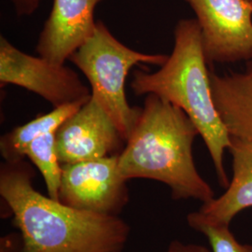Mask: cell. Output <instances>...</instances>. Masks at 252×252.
Returning a JSON list of instances; mask_svg holds the SVG:
<instances>
[{"instance_id": "1", "label": "cell", "mask_w": 252, "mask_h": 252, "mask_svg": "<svg viewBox=\"0 0 252 252\" xmlns=\"http://www.w3.org/2000/svg\"><path fill=\"white\" fill-rule=\"evenodd\" d=\"M25 159L0 167V195L22 234L21 252H121L130 228L118 216L79 210L37 191Z\"/></svg>"}, {"instance_id": "2", "label": "cell", "mask_w": 252, "mask_h": 252, "mask_svg": "<svg viewBox=\"0 0 252 252\" xmlns=\"http://www.w3.org/2000/svg\"><path fill=\"white\" fill-rule=\"evenodd\" d=\"M198 130L189 116L161 96L147 94L135 129L119 155V169L127 181L148 179L164 183L175 200L203 204L214 191L194 164L192 146Z\"/></svg>"}, {"instance_id": "3", "label": "cell", "mask_w": 252, "mask_h": 252, "mask_svg": "<svg viewBox=\"0 0 252 252\" xmlns=\"http://www.w3.org/2000/svg\"><path fill=\"white\" fill-rule=\"evenodd\" d=\"M207 63L198 22L182 19L175 27L174 48L166 62L156 72L136 70L131 86L135 95L157 94L189 116L207 146L220 186L227 188L223 158L232 136L214 104Z\"/></svg>"}, {"instance_id": "4", "label": "cell", "mask_w": 252, "mask_h": 252, "mask_svg": "<svg viewBox=\"0 0 252 252\" xmlns=\"http://www.w3.org/2000/svg\"><path fill=\"white\" fill-rule=\"evenodd\" d=\"M168 55L149 54L123 44L103 22L94 34L69 57L84 76L96 100L127 141L135 129L141 108L131 107L126 98V81L131 68L139 63L162 66Z\"/></svg>"}, {"instance_id": "5", "label": "cell", "mask_w": 252, "mask_h": 252, "mask_svg": "<svg viewBox=\"0 0 252 252\" xmlns=\"http://www.w3.org/2000/svg\"><path fill=\"white\" fill-rule=\"evenodd\" d=\"M16 85L30 91L54 108L86 102L92 91L64 63L26 54L0 36V86Z\"/></svg>"}, {"instance_id": "6", "label": "cell", "mask_w": 252, "mask_h": 252, "mask_svg": "<svg viewBox=\"0 0 252 252\" xmlns=\"http://www.w3.org/2000/svg\"><path fill=\"white\" fill-rule=\"evenodd\" d=\"M193 9L202 32L207 63L252 59L251 0H184Z\"/></svg>"}, {"instance_id": "7", "label": "cell", "mask_w": 252, "mask_h": 252, "mask_svg": "<svg viewBox=\"0 0 252 252\" xmlns=\"http://www.w3.org/2000/svg\"><path fill=\"white\" fill-rule=\"evenodd\" d=\"M59 201L68 207L118 216L129 201L126 181L119 169V155L62 164Z\"/></svg>"}, {"instance_id": "8", "label": "cell", "mask_w": 252, "mask_h": 252, "mask_svg": "<svg viewBox=\"0 0 252 252\" xmlns=\"http://www.w3.org/2000/svg\"><path fill=\"white\" fill-rule=\"evenodd\" d=\"M62 164L120 155L126 141L104 108L92 96L55 134Z\"/></svg>"}, {"instance_id": "9", "label": "cell", "mask_w": 252, "mask_h": 252, "mask_svg": "<svg viewBox=\"0 0 252 252\" xmlns=\"http://www.w3.org/2000/svg\"><path fill=\"white\" fill-rule=\"evenodd\" d=\"M102 0H54L36 52L54 63L66 60L94 34V9Z\"/></svg>"}, {"instance_id": "10", "label": "cell", "mask_w": 252, "mask_h": 252, "mask_svg": "<svg viewBox=\"0 0 252 252\" xmlns=\"http://www.w3.org/2000/svg\"><path fill=\"white\" fill-rule=\"evenodd\" d=\"M233 179L225 192L204 203L198 213L207 221L229 225L242 210L252 207V140L232 136Z\"/></svg>"}, {"instance_id": "11", "label": "cell", "mask_w": 252, "mask_h": 252, "mask_svg": "<svg viewBox=\"0 0 252 252\" xmlns=\"http://www.w3.org/2000/svg\"><path fill=\"white\" fill-rule=\"evenodd\" d=\"M214 104L231 136L252 140V61L242 73L210 71Z\"/></svg>"}, {"instance_id": "12", "label": "cell", "mask_w": 252, "mask_h": 252, "mask_svg": "<svg viewBox=\"0 0 252 252\" xmlns=\"http://www.w3.org/2000/svg\"><path fill=\"white\" fill-rule=\"evenodd\" d=\"M86 102H77L54 108L51 112L38 115L34 120L17 126L9 133L2 135L0 139V152L4 160L18 161L25 159V152L28 145L41 135L56 132Z\"/></svg>"}, {"instance_id": "13", "label": "cell", "mask_w": 252, "mask_h": 252, "mask_svg": "<svg viewBox=\"0 0 252 252\" xmlns=\"http://www.w3.org/2000/svg\"><path fill=\"white\" fill-rule=\"evenodd\" d=\"M55 134L56 132L49 133L33 140L27 146L25 156L41 173L45 181L48 195L59 201L63 165L56 152Z\"/></svg>"}, {"instance_id": "14", "label": "cell", "mask_w": 252, "mask_h": 252, "mask_svg": "<svg viewBox=\"0 0 252 252\" xmlns=\"http://www.w3.org/2000/svg\"><path fill=\"white\" fill-rule=\"evenodd\" d=\"M188 224L204 234L211 246L212 252H252V245L241 244L230 231V226L207 221L196 212L187 217Z\"/></svg>"}, {"instance_id": "15", "label": "cell", "mask_w": 252, "mask_h": 252, "mask_svg": "<svg viewBox=\"0 0 252 252\" xmlns=\"http://www.w3.org/2000/svg\"><path fill=\"white\" fill-rule=\"evenodd\" d=\"M19 16L31 15L37 9L40 0H11Z\"/></svg>"}, {"instance_id": "16", "label": "cell", "mask_w": 252, "mask_h": 252, "mask_svg": "<svg viewBox=\"0 0 252 252\" xmlns=\"http://www.w3.org/2000/svg\"><path fill=\"white\" fill-rule=\"evenodd\" d=\"M165 252H210L206 247L194 244H182L174 241Z\"/></svg>"}, {"instance_id": "17", "label": "cell", "mask_w": 252, "mask_h": 252, "mask_svg": "<svg viewBox=\"0 0 252 252\" xmlns=\"http://www.w3.org/2000/svg\"><path fill=\"white\" fill-rule=\"evenodd\" d=\"M251 1H252V0H251Z\"/></svg>"}]
</instances>
